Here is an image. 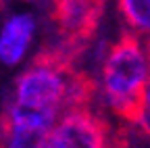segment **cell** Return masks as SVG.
<instances>
[{
	"label": "cell",
	"instance_id": "obj_1",
	"mask_svg": "<svg viewBox=\"0 0 150 148\" xmlns=\"http://www.w3.org/2000/svg\"><path fill=\"white\" fill-rule=\"evenodd\" d=\"M75 52L67 48L42 50L17 79V104L48 110L59 119L71 110L90 108L96 81L73 63Z\"/></svg>",
	"mask_w": 150,
	"mask_h": 148
},
{
	"label": "cell",
	"instance_id": "obj_2",
	"mask_svg": "<svg viewBox=\"0 0 150 148\" xmlns=\"http://www.w3.org/2000/svg\"><path fill=\"white\" fill-rule=\"evenodd\" d=\"M150 73V57L136 33L125 31L108 48L102 65V90L112 113L138 125L144 106V90Z\"/></svg>",
	"mask_w": 150,
	"mask_h": 148
},
{
	"label": "cell",
	"instance_id": "obj_3",
	"mask_svg": "<svg viewBox=\"0 0 150 148\" xmlns=\"http://www.w3.org/2000/svg\"><path fill=\"white\" fill-rule=\"evenodd\" d=\"M104 0H52V23L63 38V48L77 54L94 35Z\"/></svg>",
	"mask_w": 150,
	"mask_h": 148
},
{
	"label": "cell",
	"instance_id": "obj_4",
	"mask_svg": "<svg viewBox=\"0 0 150 148\" xmlns=\"http://www.w3.org/2000/svg\"><path fill=\"white\" fill-rule=\"evenodd\" d=\"M52 136L61 148H108L115 134L98 113L81 108L63 115L54 125Z\"/></svg>",
	"mask_w": 150,
	"mask_h": 148
},
{
	"label": "cell",
	"instance_id": "obj_5",
	"mask_svg": "<svg viewBox=\"0 0 150 148\" xmlns=\"http://www.w3.org/2000/svg\"><path fill=\"white\" fill-rule=\"evenodd\" d=\"M33 35V19L31 15L11 17L0 33V61L4 65H15L23 59Z\"/></svg>",
	"mask_w": 150,
	"mask_h": 148
},
{
	"label": "cell",
	"instance_id": "obj_6",
	"mask_svg": "<svg viewBox=\"0 0 150 148\" xmlns=\"http://www.w3.org/2000/svg\"><path fill=\"white\" fill-rule=\"evenodd\" d=\"M119 11L131 33L146 38L144 46L150 50V0H119Z\"/></svg>",
	"mask_w": 150,
	"mask_h": 148
},
{
	"label": "cell",
	"instance_id": "obj_7",
	"mask_svg": "<svg viewBox=\"0 0 150 148\" xmlns=\"http://www.w3.org/2000/svg\"><path fill=\"white\" fill-rule=\"evenodd\" d=\"M148 57H150V50H148ZM138 127L146 136H150V73H148V81H146V90H144V106H142V117L138 121Z\"/></svg>",
	"mask_w": 150,
	"mask_h": 148
},
{
	"label": "cell",
	"instance_id": "obj_8",
	"mask_svg": "<svg viewBox=\"0 0 150 148\" xmlns=\"http://www.w3.org/2000/svg\"><path fill=\"white\" fill-rule=\"evenodd\" d=\"M33 148H61V146H59L56 138H54V136H52V132H50V134H44L40 140H38Z\"/></svg>",
	"mask_w": 150,
	"mask_h": 148
},
{
	"label": "cell",
	"instance_id": "obj_9",
	"mask_svg": "<svg viewBox=\"0 0 150 148\" xmlns=\"http://www.w3.org/2000/svg\"><path fill=\"white\" fill-rule=\"evenodd\" d=\"M0 2H2V0H0Z\"/></svg>",
	"mask_w": 150,
	"mask_h": 148
},
{
	"label": "cell",
	"instance_id": "obj_10",
	"mask_svg": "<svg viewBox=\"0 0 150 148\" xmlns=\"http://www.w3.org/2000/svg\"><path fill=\"white\" fill-rule=\"evenodd\" d=\"M104 2H106V0H104Z\"/></svg>",
	"mask_w": 150,
	"mask_h": 148
}]
</instances>
